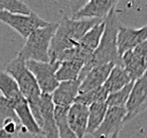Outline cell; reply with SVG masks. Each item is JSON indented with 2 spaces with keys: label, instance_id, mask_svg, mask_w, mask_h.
<instances>
[{
  "label": "cell",
  "instance_id": "obj_1",
  "mask_svg": "<svg viewBox=\"0 0 147 138\" xmlns=\"http://www.w3.org/2000/svg\"><path fill=\"white\" fill-rule=\"evenodd\" d=\"M100 21L103 19H73L68 16L63 17L57 22V29L51 41L49 49L50 62H57L58 56L65 50L78 45L84 35Z\"/></svg>",
  "mask_w": 147,
  "mask_h": 138
},
{
  "label": "cell",
  "instance_id": "obj_2",
  "mask_svg": "<svg viewBox=\"0 0 147 138\" xmlns=\"http://www.w3.org/2000/svg\"><path fill=\"white\" fill-rule=\"evenodd\" d=\"M120 24L117 21L115 7L105 18V30L98 47L93 51L90 63L84 65L78 80H83L88 72L95 66L112 63L114 65H122L121 56L117 50V32Z\"/></svg>",
  "mask_w": 147,
  "mask_h": 138
},
{
  "label": "cell",
  "instance_id": "obj_3",
  "mask_svg": "<svg viewBox=\"0 0 147 138\" xmlns=\"http://www.w3.org/2000/svg\"><path fill=\"white\" fill-rule=\"evenodd\" d=\"M5 71L16 81L24 99L28 101L30 109L37 124L41 128V114H40V101L41 91L33 73L27 67V60L18 53L16 57L7 63Z\"/></svg>",
  "mask_w": 147,
  "mask_h": 138
},
{
  "label": "cell",
  "instance_id": "obj_4",
  "mask_svg": "<svg viewBox=\"0 0 147 138\" xmlns=\"http://www.w3.org/2000/svg\"><path fill=\"white\" fill-rule=\"evenodd\" d=\"M56 29V22H49L46 27L33 31L27 38L19 54L27 61L50 62L49 49Z\"/></svg>",
  "mask_w": 147,
  "mask_h": 138
},
{
  "label": "cell",
  "instance_id": "obj_5",
  "mask_svg": "<svg viewBox=\"0 0 147 138\" xmlns=\"http://www.w3.org/2000/svg\"><path fill=\"white\" fill-rule=\"evenodd\" d=\"M27 67L36 79L41 94H52L58 87L59 82L55 74L59 67V62L27 61Z\"/></svg>",
  "mask_w": 147,
  "mask_h": 138
},
{
  "label": "cell",
  "instance_id": "obj_6",
  "mask_svg": "<svg viewBox=\"0 0 147 138\" xmlns=\"http://www.w3.org/2000/svg\"><path fill=\"white\" fill-rule=\"evenodd\" d=\"M0 21L14 29L20 36H22L26 39L33 31L46 27L49 24L47 20L42 19L33 11L30 15L11 14L4 11H0Z\"/></svg>",
  "mask_w": 147,
  "mask_h": 138
},
{
  "label": "cell",
  "instance_id": "obj_7",
  "mask_svg": "<svg viewBox=\"0 0 147 138\" xmlns=\"http://www.w3.org/2000/svg\"><path fill=\"white\" fill-rule=\"evenodd\" d=\"M126 117L124 122L130 121L147 108V71L134 82L130 94L126 103Z\"/></svg>",
  "mask_w": 147,
  "mask_h": 138
},
{
  "label": "cell",
  "instance_id": "obj_8",
  "mask_svg": "<svg viewBox=\"0 0 147 138\" xmlns=\"http://www.w3.org/2000/svg\"><path fill=\"white\" fill-rule=\"evenodd\" d=\"M125 107H108L103 122L92 134L93 138H112L115 135H119L125 124Z\"/></svg>",
  "mask_w": 147,
  "mask_h": 138
},
{
  "label": "cell",
  "instance_id": "obj_9",
  "mask_svg": "<svg viewBox=\"0 0 147 138\" xmlns=\"http://www.w3.org/2000/svg\"><path fill=\"white\" fill-rule=\"evenodd\" d=\"M114 0H90L72 14L73 19H105L115 7Z\"/></svg>",
  "mask_w": 147,
  "mask_h": 138
},
{
  "label": "cell",
  "instance_id": "obj_10",
  "mask_svg": "<svg viewBox=\"0 0 147 138\" xmlns=\"http://www.w3.org/2000/svg\"><path fill=\"white\" fill-rule=\"evenodd\" d=\"M145 41H147V24L140 29L120 24L117 32V50L120 56L127 51L134 50L138 45Z\"/></svg>",
  "mask_w": 147,
  "mask_h": 138
},
{
  "label": "cell",
  "instance_id": "obj_11",
  "mask_svg": "<svg viewBox=\"0 0 147 138\" xmlns=\"http://www.w3.org/2000/svg\"><path fill=\"white\" fill-rule=\"evenodd\" d=\"M54 105L51 94H41L40 114H41V132L45 138H59L58 130L54 117Z\"/></svg>",
  "mask_w": 147,
  "mask_h": 138
},
{
  "label": "cell",
  "instance_id": "obj_12",
  "mask_svg": "<svg viewBox=\"0 0 147 138\" xmlns=\"http://www.w3.org/2000/svg\"><path fill=\"white\" fill-rule=\"evenodd\" d=\"M80 80L59 82L58 87L54 90L52 96V101L55 106L70 107L73 104L76 97L80 94Z\"/></svg>",
  "mask_w": 147,
  "mask_h": 138
},
{
  "label": "cell",
  "instance_id": "obj_13",
  "mask_svg": "<svg viewBox=\"0 0 147 138\" xmlns=\"http://www.w3.org/2000/svg\"><path fill=\"white\" fill-rule=\"evenodd\" d=\"M89 107L80 103H73L68 111V123L77 138H84L87 133Z\"/></svg>",
  "mask_w": 147,
  "mask_h": 138
},
{
  "label": "cell",
  "instance_id": "obj_14",
  "mask_svg": "<svg viewBox=\"0 0 147 138\" xmlns=\"http://www.w3.org/2000/svg\"><path fill=\"white\" fill-rule=\"evenodd\" d=\"M114 64L108 63V64L100 65V66H95L92 68L80 82V94H84V92H87L89 90L103 86Z\"/></svg>",
  "mask_w": 147,
  "mask_h": 138
},
{
  "label": "cell",
  "instance_id": "obj_15",
  "mask_svg": "<svg viewBox=\"0 0 147 138\" xmlns=\"http://www.w3.org/2000/svg\"><path fill=\"white\" fill-rule=\"evenodd\" d=\"M12 105H13L14 111H15L17 117H18L20 125H22L31 134L42 135L41 128H39V125L37 124V122L35 121L33 114H32L30 106H29V103L24 98H22L21 100L17 101L16 103H14Z\"/></svg>",
  "mask_w": 147,
  "mask_h": 138
},
{
  "label": "cell",
  "instance_id": "obj_16",
  "mask_svg": "<svg viewBox=\"0 0 147 138\" xmlns=\"http://www.w3.org/2000/svg\"><path fill=\"white\" fill-rule=\"evenodd\" d=\"M131 79L123 68L122 65H114L108 75L106 82L104 83L103 87L106 89L108 94H112L127 86L131 83Z\"/></svg>",
  "mask_w": 147,
  "mask_h": 138
},
{
  "label": "cell",
  "instance_id": "obj_17",
  "mask_svg": "<svg viewBox=\"0 0 147 138\" xmlns=\"http://www.w3.org/2000/svg\"><path fill=\"white\" fill-rule=\"evenodd\" d=\"M122 66L126 70L131 81L136 82L147 71V67L143 62L138 57V55L132 50H129L121 56Z\"/></svg>",
  "mask_w": 147,
  "mask_h": 138
},
{
  "label": "cell",
  "instance_id": "obj_18",
  "mask_svg": "<svg viewBox=\"0 0 147 138\" xmlns=\"http://www.w3.org/2000/svg\"><path fill=\"white\" fill-rule=\"evenodd\" d=\"M0 92L12 104L24 98L20 92V89L16 81L7 71H0Z\"/></svg>",
  "mask_w": 147,
  "mask_h": 138
},
{
  "label": "cell",
  "instance_id": "obj_19",
  "mask_svg": "<svg viewBox=\"0 0 147 138\" xmlns=\"http://www.w3.org/2000/svg\"><path fill=\"white\" fill-rule=\"evenodd\" d=\"M84 67V63L78 61L59 62V67L56 71V80L58 82L77 80Z\"/></svg>",
  "mask_w": 147,
  "mask_h": 138
},
{
  "label": "cell",
  "instance_id": "obj_20",
  "mask_svg": "<svg viewBox=\"0 0 147 138\" xmlns=\"http://www.w3.org/2000/svg\"><path fill=\"white\" fill-rule=\"evenodd\" d=\"M108 109V105L106 102L102 103H95L89 106V116H88V126L87 133L88 134H93L96 131V128L103 122L104 118L106 116Z\"/></svg>",
  "mask_w": 147,
  "mask_h": 138
},
{
  "label": "cell",
  "instance_id": "obj_21",
  "mask_svg": "<svg viewBox=\"0 0 147 138\" xmlns=\"http://www.w3.org/2000/svg\"><path fill=\"white\" fill-rule=\"evenodd\" d=\"M68 111L69 107L63 106H55L54 108V117L58 130V135L59 138H77L68 123Z\"/></svg>",
  "mask_w": 147,
  "mask_h": 138
},
{
  "label": "cell",
  "instance_id": "obj_22",
  "mask_svg": "<svg viewBox=\"0 0 147 138\" xmlns=\"http://www.w3.org/2000/svg\"><path fill=\"white\" fill-rule=\"evenodd\" d=\"M104 30H105V20L100 21L95 24L93 28H91L90 30L84 35V37L80 39L78 44H80L89 50L94 51L100 45L102 36L104 34Z\"/></svg>",
  "mask_w": 147,
  "mask_h": 138
},
{
  "label": "cell",
  "instance_id": "obj_23",
  "mask_svg": "<svg viewBox=\"0 0 147 138\" xmlns=\"http://www.w3.org/2000/svg\"><path fill=\"white\" fill-rule=\"evenodd\" d=\"M108 92L106 91V89L100 86L98 88L89 90L87 92L84 94H80L76 97L74 103H80V104L86 105V106H90L92 104L95 103H102V102H106L108 98Z\"/></svg>",
  "mask_w": 147,
  "mask_h": 138
},
{
  "label": "cell",
  "instance_id": "obj_24",
  "mask_svg": "<svg viewBox=\"0 0 147 138\" xmlns=\"http://www.w3.org/2000/svg\"><path fill=\"white\" fill-rule=\"evenodd\" d=\"M132 86H134V82H131L130 84H128L127 86H125L120 90L108 94V98L106 100V104L108 105V107H125Z\"/></svg>",
  "mask_w": 147,
  "mask_h": 138
},
{
  "label": "cell",
  "instance_id": "obj_25",
  "mask_svg": "<svg viewBox=\"0 0 147 138\" xmlns=\"http://www.w3.org/2000/svg\"><path fill=\"white\" fill-rule=\"evenodd\" d=\"M0 11H4L11 14H21V15H30L32 10L19 0H0Z\"/></svg>",
  "mask_w": 147,
  "mask_h": 138
},
{
  "label": "cell",
  "instance_id": "obj_26",
  "mask_svg": "<svg viewBox=\"0 0 147 138\" xmlns=\"http://www.w3.org/2000/svg\"><path fill=\"white\" fill-rule=\"evenodd\" d=\"M7 119H12V120L19 122L12 103L7 100V98H4L2 94H0V122L2 123Z\"/></svg>",
  "mask_w": 147,
  "mask_h": 138
},
{
  "label": "cell",
  "instance_id": "obj_27",
  "mask_svg": "<svg viewBox=\"0 0 147 138\" xmlns=\"http://www.w3.org/2000/svg\"><path fill=\"white\" fill-rule=\"evenodd\" d=\"M132 51L137 54L138 57L143 62L145 66L147 67V41L141 43L140 45H138Z\"/></svg>",
  "mask_w": 147,
  "mask_h": 138
},
{
  "label": "cell",
  "instance_id": "obj_28",
  "mask_svg": "<svg viewBox=\"0 0 147 138\" xmlns=\"http://www.w3.org/2000/svg\"><path fill=\"white\" fill-rule=\"evenodd\" d=\"M0 138H16V137L13 136V135L9 134V133H7L3 128H0Z\"/></svg>",
  "mask_w": 147,
  "mask_h": 138
},
{
  "label": "cell",
  "instance_id": "obj_29",
  "mask_svg": "<svg viewBox=\"0 0 147 138\" xmlns=\"http://www.w3.org/2000/svg\"><path fill=\"white\" fill-rule=\"evenodd\" d=\"M112 138H120V137H119V135H115V136H113Z\"/></svg>",
  "mask_w": 147,
  "mask_h": 138
},
{
  "label": "cell",
  "instance_id": "obj_30",
  "mask_svg": "<svg viewBox=\"0 0 147 138\" xmlns=\"http://www.w3.org/2000/svg\"><path fill=\"white\" fill-rule=\"evenodd\" d=\"M16 138H18V137H16Z\"/></svg>",
  "mask_w": 147,
  "mask_h": 138
}]
</instances>
